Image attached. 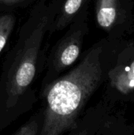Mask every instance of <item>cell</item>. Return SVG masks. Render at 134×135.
<instances>
[{"label": "cell", "mask_w": 134, "mask_h": 135, "mask_svg": "<svg viewBox=\"0 0 134 135\" xmlns=\"http://www.w3.org/2000/svg\"><path fill=\"white\" fill-rule=\"evenodd\" d=\"M102 135H134V123H130L122 112H111Z\"/></svg>", "instance_id": "cell-7"}, {"label": "cell", "mask_w": 134, "mask_h": 135, "mask_svg": "<svg viewBox=\"0 0 134 135\" xmlns=\"http://www.w3.org/2000/svg\"><path fill=\"white\" fill-rule=\"evenodd\" d=\"M102 53L103 45L97 44L75 66L40 89L43 123L39 135H63L76 125L103 81Z\"/></svg>", "instance_id": "cell-2"}, {"label": "cell", "mask_w": 134, "mask_h": 135, "mask_svg": "<svg viewBox=\"0 0 134 135\" xmlns=\"http://www.w3.org/2000/svg\"><path fill=\"white\" fill-rule=\"evenodd\" d=\"M110 92H114L109 100L130 101L134 100V59L127 64L118 65L108 71Z\"/></svg>", "instance_id": "cell-5"}, {"label": "cell", "mask_w": 134, "mask_h": 135, "mask_svg": "<svg viewBox=\"0 0 134 135\" xmlns=\"http://www.w3.org/2000/svg\"><path fill=\"white\" fill-rule=\"evenodd\" d=\"M61 0H39L21 25L13 47L6 54L0 74V131L29 112L38 101L33 89L44 70L48 37Z\"/></svg>", "instance_id": "cell-1"}, {"label": "cell", "mask_w": 134, "mask_h": 135, "mask_svg": "<svg viewBox=\"0 0 134 135\" xmlns=\"http://www.w3.org/2000/svg\"><path fill=\"white\" fill-rule=\"evenodd\" d=\"M89 0H61L54 19L51 25L48 37L61 32L74 21L78 15L88 9Z\"/></svg>", "instance_id": "cell-6"}, {"label": "cell", "mask_w": 134, "mask_h": 135, "mask_svg": "<svg viewBox=\"0 0 134 135\" xmlns=\"http://www.w3.org/2000/svg\"><path fill=\"white\" fill-rule=\"evenodd\" d=\"M113 104L106 96L84 112L67 135H102L107 119L113 112Z\"/></svg>", "instance_id": "cell-4"}, {"label": "cell", "mask_w": 134, "mask_h": 135, "mask_svg": "<svg viewBox=\"0 0 134 135\" xmlns=\"http://www.w3.org/2000/svg\"><path fill=\"white\" fill-rule=\"evenodd\" d=\"M39 0H0V12H12L34 6Z\"/></svg>", "instance_id": "cell-11"}, {"label": "cell", "mask_w": 134, "mask_h": 135, "mask_svg": "<svg viewBox=\"0 0 134 135\" xmlns=\"http://www.w3.org/2000/svg\"><path fill=\"white\" fill-rule=\"evenodd\" d=\"M117 0H97L96 16L98 25L103 28H111L116 21Z\"/></svg>", "instance_id": "cell-8"}, {"label": "cell", "mask_w": 134, "mask_h": 135, "mask_svg": "<svg viewBox=\"0 0 134 135\" xmlns=\"http://www.w3.org/2000/svg\"><path fill=\"white\" fill-rule=\"evenodd\" d=\"M16 16L12 12L0 13V53L5 48L15 27Z\"/></svg>", "instance_id": "cell-9"}, {"label": "cell", "mask_w": 134, "mask_h": 135, "mask_svg": "<svg viewBox=\"0 0 134 135\" xmlns=\"http://www.w3.org/2000/svg\"><path fill=\"white\" fill-rule=\"evenodd\" d=\"M43 123L42 108L19 127L12 135H39Z\"/></svg>", "instance_id": "cell-10"}, {"label": "cell", "mask_w": 134, "mask_h": 135, "mask_svg": "<svg viewBox=\"0 0 134 135\" xmlns=\"http://www.w3.org/2000/svg\"><path fill=\"white\" fill-rule=\"evenodd\" d=\"M88 9L81 12L47 55L40 89L66 72L78 59L88 33Z\"/></svg>", "instance_id": "cell-3"}]
</instances>
